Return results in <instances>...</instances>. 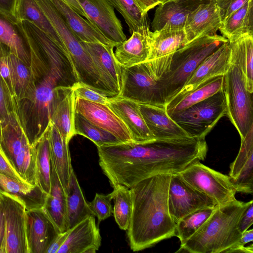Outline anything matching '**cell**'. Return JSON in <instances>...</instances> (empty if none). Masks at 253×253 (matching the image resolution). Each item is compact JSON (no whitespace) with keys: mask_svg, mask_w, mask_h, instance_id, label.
Segmentation results:
<instances>
[{"mask_svg":"<svg viewBox=\"0 0 253 253\" xmlns=\"http://www.w3.org/2000/svg\"><path fill=\"white\" fill-rule=\"evenodd\" d=\"M122 15L130 34L150 29L148 14H145L135 0H105Z\"/></svg>","mask_w":253,"mask_h":253,"instance_id":"38","label":"cell"},{"mask_svg":"<svg viewBox=\"0 0 253 253\" xmlns=\"http://www.w3.org/2000/svg\"><path fill=\"white\" fill-rule=\"evenodd\" d=\"M90 215L92 214L88 203L85 200L73 170L66 192V221L67 230Z\"/></svg>","mask_w":253,"mask_h":253,"instance_id":"33","label":"cell"},{"mask_svg":"<svg viewBox=\"0 0 253 253\" xmlns=\"http://www.w3.org/2000/svg\"><path fill=\"white\" fill-rule=\"evenodd\" d=\"M219 30L228 42L253 33V0L249 1L222 22Z\"/></svg>","mask_w":253,"mask_h":253,"instance_id":"34","label":"cell"},{"mask_svg":"<svg viewBox=\"0 0 253 253\" xmlns=\"http://www.w3.org/2000/svg\"><path fill=\"white\" fill-rule=\"evenodd\" d=\"M229 175L237 192L253 193V127L241 139L239 152L230 164Z\"/></svg>","mask_w":253,"mask_h":253,"instance_id":"22","label":"cell"},{"mask_svg":"<svg viewBox=\"0 0 253 253\" xmlns=\"http://www.w3.org/2000/svg\"><path fill=\"white\" fill-rule=\"evenodd\" d=\"M1 124L0 149L2 154L23 182L37 185L35 149L18 113H11Z\"/></svg>","mask_w":253,"mask_h":253,"instance_id":"7","label":"cell"},{"mask_svg":"<svg viewBox=\"0 0 253 253\" xmlns=\"http://www.w3.org/2000/svg\"><path fill=\"white\" fill-rule=\"evenodd\" d=\"M150 29L139 30L116 47L114 56L123 68L129 67L148 60L150 46L148 34Z\"/></svg>","mask_w":253,"mask_h":253,"instance_id":"28","label":"cell"},{"mask_svg":"<svg viewBox=\"0 0 253 253\" xmlns=\"http://www.w3.org/2000/svg\"><path fill=\"white\" fill-rule=\"evenodd\" d=\"M106 105L125 124L133 142L141 143L155 139L144 121L139 104L117 96L109 98Z\"/></svg>","mask_w":253,"mask_h":253,"instance_id":"21","label":"cell"},{"mask_svg":"<svg viewBox=\"0 0 253 253\" xmlns=\"http://www.w3.org/2000/svg\"><path fill=\"white\" fill-rule=\"evenodd\" d=\"M25 221L28 253H46L61 232L42 209L26 210Z\"/></svg>","mask_w":253,"mask_h":253,"instance_id":"17","label":"cell"},{"mask_svg":"<svg viewBox=\"0 0 253 253\" xmlns=\"http://www.w3.org/2000/svg\"><path fill=\"white\" fill-rule=\"evenodd\" d=\"M87 19L115 47L126 40L114 8L105 0H77Z\"/></svg>","mask_w":253,"mask_h":253,"instance_id":"13","label":"cell"},{"mask_svg":"<svg viewBox=\"0 0 253 253\" xmlns=\"http://www.w3.org/2000/svg\"><path fill=\"white\" fill-rule=\"evenodd\" d=\"M9 59L14 93L18 106L20 101L33 97L37 88V80L31 67L24 63L10 51Z\"/></svg>","mask_w":253,"mask_h":253,"instance_id":"32","label":"cell"},{"mask_svg":"<svg viewBox=\"0 0 253 253\" xmlns=\"http://www.w3.org/2000/svg\"><path fill=\"white\" fill-rule=\"evenodd\" d=\"M81 43L90 56L111 98L118 96L121 89L122 67L114 56L115 47L98 42Z\"/></svg>","mask_w":253,"mask_h":253,"instance_id":"15","label":"cell"},{"mask_svg":"<svg viewBox=\"0 0 253 253\" xmlns=\"http://www.w3.org/2000/svg\"><path fill=\"white\" fill-rule=\"evenodd\" d=\"M1 194H0V196Z\"/></svg>","mask_w":253,"mask_h":253,"instance_id":"59","label":"cell"},{"mask_svg":"<svg viewBox=\"0 0 253 253\" xmlns=\"http://www.w3.org/2000/svg\"><path fill=\"white\" fill-rule=\"evenodd\" d=\"M113 196V191L107 195L96 193L93 200L88 202L92 214L97 218L98 222L113 215V208L111 202Z\"/></svg>","mask_w":253,"mask_h":253,"instance_id":"42","label":"cell"},{"mask_svg":"<svg viewBox=\"0 0 253 253\" xmlns=\"http://www.w3.org/2000/svg\"><path fill=\"white\" fill-rule=\"evenodd\" d=\"M75 111L95 126L110 132L122 142L133 141L125 124L107 105L75 97Z\"/></svg>","mask_w":253,"mask_h":253,"instance_id":"16","label":"cell"},{"mask_svg":"<svg viewBox=\"0 0 253 253\" xmlns=\"http://www.w3.org/2000/svg\"><path fill=\"white\" fill-rule=\"evenodd\" d=\"M35 152L37 185L45 193L50 190L51 159L48 136V128L32 144Z\"/></svg>","mask_w":253,"mask_h":253,"instance_id":"36","label":"cell"},{"mask_svg":"<svg viewBox=\"0 0 253 253\" xmlns=\"http://www.w3.org/2000/svg\"><path fill=\"white\" fill-rule=\"evenodd\" d=\"M50 190L42 208L60 232L67 230L66 221V193L51 162Z\"/></svg>","mask_w":253,"mask_h":253,"instance_id":"30","label":"cell"},{"mask_svg":"<svg viewBox=\"0 0 253 253\" xmlns=\"http://www.w3.org/2000/svg\"><path fill=\"white\" fill-rule=\"evenodd\" d=\"M15 18L18 22L22 20L31 22L56 43L65 46L50 22L35 0H17Z\"/></svg>","mask_w":253,"mask_h":253,"instance_id":"35","label":"cell"},{"mask_svg":"<svg viewBox=\"0 0 253 253\" xmlns=\"http://www.w3.org/2000/svg\"><path fill=\"white\" fill-rule=\"evenodd\" d=\"M75 95L72 87L58 86L52 91L50 122L69 143L74 136Z\"/></svg>","mask_w":253,"mask_h":253,"instance_id":"18","label":"cell"},{"mask_svg":"<svg viewBox=\"0 0 253 253\" xmlns=\"http://www.w3.org/2000/svg\"><path fill=\"white\" fill-rule=\"evenodd\" d=\"M244 202L236 199L216 206L204 224L176 252L220 253L237 242L242 233L238 228L241 216L253 202Z\"/></svg>","mask_w":253,"mask_h":253,"instance_id":"2","label":"cell"},{"mask_svg":"<svg viewBox=\"0 0 253 253\" xmlns=\"http://www.w3.org/2000/svg\"><path fill=\"white\" fill-rule=\"evenodd\" d=\"M246 35L229 42L231 64L224 75L222 89L226 115L238 131L241 139L253 127V93L247 90L245 80Z\"/></svg>","mask_w":253,"mask_h":253,"instance_id":"4","label":"cell"},{"mask_svg":"<svg viewBox=\"0 0 253 253\" xmlns=\"http://www.w3.org/2000/svg\"><path fill=\"white\" fill-rule=\"evenodd\" d=\"M9 52L10 50L7 46L0 43V75L15 98L12 69L9 59Z\"/></svg>","mask_w":253,"mask_h":253,"instance_id":"44","label":"cell"},{"mask_svg":"<svg viewBox=\"0 0 253 253\" xmlns=\"http://www.w3.org/2000/svg\"><path fill=\"white\" fill-rule=\"evenodd\" d=\"M50 0L80 42H98L115 47L87 19L83 18L63 0Z\"/></svg>","mask_w":253,"mask_h":253,"instance_id":"27","label":"cell"},{"mask_svg":"<svg viewBox=\"0 0 253 253\" xmlns=\"http://www.w3.org/2000/svg\"><path fill=\"white\" fill-rule=\"evenodd\" d=\"M5 236V221L1 195L0 196V253H2Z\"/></svg>","mask_w":253,"mask_h":253,"instance_id":"53","label":"cell"},{"mask_svg":"<svg viewBox=\"0 0 253 253\" xmlns=\"http://www.w3.org/2000/svg\"><path fill=\"white\" fill-rule=\"evenodd\" d=\"M158 1L160 2V4H163L166 3L171 2V1H176L177 0H158Z\"/></svg>","mask_w":253,"mask_h":253,"instance_id":"56","label":"cell"},{"mask_svg":"<svg viewBox=\"0 0 253 253\" xmlns=\"http://www.w3.org/2000/svg\"><path fill=\"white\" fill-rule=\"evenodd\" d=\"M206 0H177L158 5L151 23L152 31L166 26L183 29L187 16Z\"/></svg>","mask_w":253,"mask_h":253,"instance_id":"24","label":"cell"},{"mask_svg":"<svg viewBox=\"0 0 253 253\" xmlns=\"http://www.w3.org/2000/svg\"><path fill=\"white\" fill-rule=\"evenodd\" d=\"M168 204L169 214L175 223L196 210L216 206L211 198L189 185L179 173L171 174Z\"/></svg>","mask_w":253,"mask_h":253,"instance_id":"11","label":"cell"},{"mask_svg":"<svg viewBox=\"0 0 253 253\" xmlns=\"http://www.w3.org/2000/svg\"><path fill=\"white\" fill-rule=\"evenodd\" d=\"M0 43L28 66L31 65L29 45L18 21L0 13Z\"/></svg>","mask_w":253,"mask_h":253,"instance_id":"31","label":"cell"},{"mask_svg":"<svg viewBox=\"0 0 253 253\" xmlns=\"http://www.w3.org/2000/svg\"><path fill=\"white\" fill-rule=\"evenodd\" d=\"M253 241V229H248L242 233V236L239 241L232 245L224 253H253V246L251 244L247 247L245 245Z\"/></svg>","mask_w":253,"mask_h":253,"instance_id":"48","label":"cell"},{"mask_svg":"<svg viewBox=\"0 0 253 253\" xmlns=\"http://www.w3.org/2000/svg\"><path fill=\"white\" fill-rule=\"evenodd\" d=\"M75 96L91 102L107 104L109 97L86 86L80 82L72 87Z\"/></svg>","mask_w":253,"mask_h":253,"instance_id":"45","label":"cell"},{"mask_svg":"<svg viewBox=\"0 0 253 253\" xmlns=\"http://www.w3.org/2000/svg\"><path fill=\"white\" fill-rule=\"evenodd\" d=\"M223 89L169 117L190 137L205 139L218 121L226 115Z\"/></svg>","mask_w":253,"mask_h":253,"instance_id":"9","label":"cell"},{"mask_svg":"<svg viewBox=\"0 0 253 253\" xmlns=\"http://www.w3.org/2000/svg\"><path fill=\"white\" fill-rule=\"evenodd\" d=\"M68 234L69 230L59 233L47 249L46 253H57L59 249L64 243Z\"/></svg>","mask_w":253,"mask_h":253,"instance_id":"52","label":"cell"},{"mask_svg":"<svg viewBox=\"0 0 253 253\" xmlns=\"http://www.w3.org/2000/svg\"><path fill=\"white\" fill-rule=\"evenodd\" d=\"M78 82L76 72L72 67L53 65L37 81L33 97L18 103V114L30 145L44 133L49 125L53 89L58 86L72 87Z\"/></svg>","mask_w":253,"mask_h":253,"instance_id":"3","label":"cell"},{"mask_svg":"<svg viewBox=\"0 0 253 253\" xmlns=\"http://www.w3.org/2000/svg\"><path fill=\"white\" fill-rule=\"evenodd\" d=\"M66 46L79 81L91 88L101 83L99 73L89 54L71 30L50 0H35Z\"/></svg>","mask_w":253,"mask_h":253,"instance_id":"8","label":"cell"},{"mask_svg":"<svg viewBox=\"0 0 253 253\" xmlns=\"http://www.w3.org/2000/svg\"><path fill=\"white\" fill-rule=\"evenodd\" d=\"M189 185L211 198L216 206L236 199V189L229 175L224 174L196 161L180 172Z\"/></svg>","mask_w":253,"mask_h":253,"instance_id":"10","label":"cell"},{"mask_svg":"<svg viewBox=\"0 0 253 253\" xmlns=\"http://www.w3.org/2000/svg\"><path fill=\"white\" fill-rule=\"evenodd\" d=\"M0 173L22 181L11 168L0 149Z\"/></svg>","mask_w":253,"mask_h":253,"instance_id":"51","label":"cell"},{"mask_svg":"<svg viewBox=\"0 0 253 253\" xmlns=\"http://www.w3.org/2000/svg\"><path fill=\"white\" fill-rule=\"evenodd\" d=\"M139 107L144 121L155 139H172L189 136L167 114L165 106L139 104Z\"/></svg>","mask_w":253,"mask_h":253,"instance_id":"23","label":"cell"},{"mask_svg":"<svg viewBox=\"0 0 253 253\" xmlns=\"http://www.w3.org/2000/svg\"><path fill=\"white\" fill-rule=\"evenodd\" d=\"M0 194L18 200L26 210L42 209L48 195L37 185L33 186L0 173Z\"/></svg>","mask_w":253,"mask_h":253,"instance_id":"25","label":"cell"},{"mask_svg":"<svg viewBox=\"0 0 253 253\" xmlns=\"http://www.w3.org/2000/svg\"><path fill=\"white\" fill-rule=\"evenodd\" d=\"M77 13L81 16L85 17V14L77 0H63Z\"/></svg>","mask_w":253,"mask_h":253,"instance_id":"55","label":"cell"},{"mask_svg":"<svg viewBox=\"0 0 253 253\" xmlns=\"http://www.w3.org/2000/svg\"><path fill=\"white\" fill-rule=\"evenodd\" d=\"M47 128L51 162L66 193L73 170L69 143L50 122Z\"/></svg>","mask_w":253,"mask_h":253,"instance_id":"26","label":"cell"},{"mask_svg":"<svg viewBox=\"0 0 253 253\" xmlns=\"http://www.w3.org/2000/svg\"><path fill=\"white\" fill-rule=\"evenodd\" d=\"M5 221L2 253H28L26 236V209L18 200L1 194Z\"/></svg>","mask_w":253,"mask_h":253,"instance_id":"12","label":"cell"},{"mask_svg":"<svg viewBox=\"0 0 253 253\" xmlns=\"http://www.w3.org/2000/svg\"><path fill=\"white\" fill-rule=\"evenodd\" d=\"M248 1L249 0H215L212 1H214L219 7L223 22Z\"/></svg>","mask_w":253,"mask_h":253,"instance_id":"47","label":"cell"},{"mask_svg":"<svg viewBox=\"0 0 253 253\" xmlns=\"http://www.w3.org/2000/svg\"><path fill=\"white\" fill-rule=\"evenodd\" d=\"M173 53L122 67L121 89L118 96L140 104L165 107L167 95L164 82Z\"/></svg>","mask_w":253,"mask_h":253,"instance_id":"5","label":"cell"},{"mask_svg":"<svg viewBox=\"0 0 253 253\" xmlns=\"http://www.w3.org/2000/svg\"><path fill=\"white\" fill-rule=\"evenodd\" d=\"M171 174L150 176L130 188L132 211L126 230L129 246L133 252L175 236L176 223L169 214L168 204Z\"/></svg>","mask_w":253,"mask_h":253,"instance_id":"1","label":"cell"},{"mask_svg":"<svg viewBox=\"0 0 253 253\" xmlns=\"http://www.w3.org/2000/svg\"><path fill=\"white\" fill-rule=\"evenodd\" d=\"M231 64L230 46L223 43L207 56L198 66L179 93L165 107L171 106L191 91L202 82L215 76L225 75Z\"/></svg>","mask_w":253,"mask_h":253,"instance_id":"14","label":"cell"},{"mask_svg":"<svg viewBox=\"0 0 253 253\" xmlns=\"http://www.w3.org/2000/svg\"><path fill=\"white\" fill-rule=\"evenodd\" d=\"M1 122L0 121V139H1Z\"/></svg>","mask_w":253,"mask_h":253,"instance_id":"57","label":"cell"},{"mask_svg":"<svg viewBox=\"0 0 253 253\" xmlns=\"http://www.w3.org/2000/svg\"><path fill=\"white\" fill-rule=\"evenodd\" d=\"M253 201L252 202L241 216L238 228L241 233H243L253 223Z\"/></svg>","mask_w":253,"mask_h":253,"instance_id":"49","label":"cell"},{"mask_svg":"<svg viewBox=\"0 0 253 253\" xmlns=\"http://www.w3.org/2000/svg\"><path fill=\"white\" fill-rule=\"evenodd\" d=\"M17 2V0H0V13L17 21L15 18Z\"/></svg>","mask_w":253,"mask_h":253,"instance_id":"50","label":"cell"},{"mask_svg":"<svg viewBox=\"0 0 253 253\" xmlns=\"http://www.w3.org/2000/svg\"><path fill=\"white\" fill-rule=\"evenodd\" d=\"M245 80L248 91L253 93V33L246 35Z\"/></svg>","mask_w":253,"mask_h":253,"instance_id":"46","label":"cell"},{"mask_svg":"<svg viewBox=\"0 0 253 253\" xmlns=\"http://www.w3.org/2000/svg\"><path fill=\"white\" fill-rule=\"evenodd\" d=\"M150 53L148 60L173 53L187 43L183 29L164 26L148 34Z\"/></svg>","mask_w":253,"mask_h":253,"instance_id":"29","label":"cell"},{"mask_svg":"<svg viewBox=\"0 0 253 253\" xmlns=\"http://www.w3.org/2000/svg\"><path fill=\"white\" fill-rule=\"evenodd\" d=\"M224 75L211 78L200 84L175 104L165 107L167 114L179 112L200 102L222 89Z\"/></svg>","mask_w":253,"mask_h":253,"instance_id":"37","label":"cell"},{"mask_svg":"<svg viewBox=\"0 0 253 253\" xmlns=\"http://www.w3.org/2000/svg\"><path fill=\"white\" fill-rule=\"evenodd\" d=\"M227 41L217 34L207 35L191 41L173 53L164 82L166 104L179 93L200 64Z\"/></svg>","mask_w":253,"mask_h":253,"instance_id":"6","label":"cell"},{"mask_svg":"<svg viewBox=\"0 0 253 253\" xmlns=\"http://www.w3.org/2000/svg\"><path fill=\"white\" fill-rule=\"evenodd\" d=\"M222 24L220 10L214 1L200 4L187 16L185 22L183 29L187 43L200 37L216 34Z\"/></svg>","mask_w":253,"mask_h":253,"instance_id":"19","label":"cell"},{"mask_svg":"<svg viewBox=\"0 0 253 253\" xmlns=\"http://www.w3.org/2000/svg\"><path fill=\"white\" fill-rule=\"evenodd\" d=\"M101 244L95 216L90 215L69 229L68 236L57 253H95Z\"/></svg>","mask_w":253,"mask_h":253,"instance_id":"20","label":"cell"},{"mask_svg":"<svg viewBox=\"0 0 253 253\" xmlns=\"http://www.w3.org/2000/svg\"><path fill=\"white\" fill-rule=\"evenodd\" d=\"M145 14L160 4L158 0H135Z\"/></svg>","mask_w":253,"mask_h":253,"instance_id":"54","label":"cell"},{"mask_svg":"<svg viewBox=\"0 0 253 253\" xmlns=\"http://www.w3.org/2000/svg\"><path fill=\"white\" fill-rule=\"evenodd\" d=\"M215 207L196 210L176 223L175 236L179 239L180 246L183 245L204 224L212 213Z\"/></svg>","mask_w":253,"mask_h":253,"instance_id":"41","label":"cell"},{"mask_svg":"<svg viewBox=\"0 0 253 253\" xmlns=\"http://www.w3.org/2000/svg\"><path fill=\"white\" fill-rule=\"evenodd\" d=\"M18 106L15 98L0 75V121L1 123L12 112L18 113Z\"/></svg>","mask_w":253,"mask_h":253,"instance_id":"43","label":"cell"},{"mask_svg":"<svg viewBox=\"0 0 253 253\" xmlns=\"http://www.w3.org/2000/svg\"><path fill=\"white\" fill-rule=\"evenodd\" d=\"M74 132L75 135H81L89 139L96 146H109L122 143L115 135L95 126L75 111Z\"/></svg>","mask_w":253,"mask_h":253,"instance_id":"39","label":"cell"},{"mask_svg":"<svg viewBox=\"0 0 253 253\" xmlns=\"http://www.w3.org/2000/svg\"><path fill=\"white\" fill-rule=\"evenodd\" d=\"M208 0V1H215V0Z\"/></svg>","mask_w":253,"mask_h":253,"instance_id":"58","label":"cell"},{"mask_svg":"<svg viewBox=\"0 0 253 253\" xmlns=\"http://www.w3.org/2000/svg\"><path fill=\"white\" fill-rule=\"evenodd\" d=\"M114 205L113 214L119 228H128L132 211V199L130 189L123 185L113 187Z\"/></svg>","mask_w":253,"mask_h":253,"instance_id":"40","label":"cell"}]
</instances>
